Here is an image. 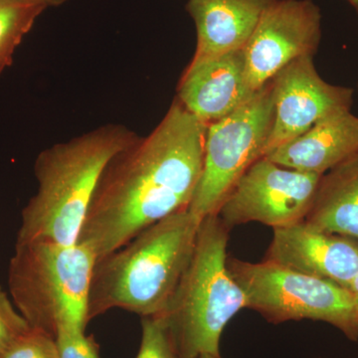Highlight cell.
<instances>
[{
	"label": "cell",
	"instance_id": "cell-1",
	"mask_svg": "<svg viewBox=\"0 0 358 358\" xmlns=\"http://www.w3.org/2000/svg\"><path fill=\"white\" fill-rule=\"evenodd\" d=\"M207 126L174 99L164 119L103 169L77 243L96 259L189 206L201 178Z\"/></svg>",
	"mask_w": 358,
	"mask_h": 358
},
{
	"label": "cell",
	"instance_id": "cell-11",
	"mask_svg": "<svg viewBox=\"0 0 358 358\" xmlns=\"http://www.w3.org/2000/svg\"><path fill=\"white\" fill-rule=\"evenodd\" d=\"M266 261L348 289L358 275V241L303 222L277 228Z\"/></svg>",
	"mask_w": 358,
	"mask_h": 358
},
{
	"label": "cell",
	"instance_id": "cell-5",
	"mask_svg": "<svg viewBox=\"0 0 358 358\" xmlns=\"http://www.w3.org/2000/svg\"><path fill=\"white\" fill-rule=\"evenodd\" d=\"M96 260L95 254L80 243L15 244L8 267L9 293L31 329L54 338L61 327L86 331Z\"/></svg>",
	"mask_w": 358,
	"mask_h": 358
},
{
	"label": "cell",
	"instance_id": "cell-12",
	"mask_svg": "<svg viewBox=\"0 0 358 358\" xmlns=\"http://www.w3.org/2000/svg\"><path fill=\"white\" fill-rule=\"evenodd\" d=\"M179 103L206 126L220 121L255 95L246 75L244 50L192 60L178 86Z\"/></svg>",
	"mask_w": 358,
	"mask_h": 358
},
{
	"label": "cell",
	"instance_id": "cell-4",
	"mask_svg": "<svg viewBox=\"0 0 358 358\" xmlns=\"http://www.w3.org/2000/svg\"><path fill=\"white\" fill-rule=\"evenodd\" d=\"M229 228L218 215L200 223L190 262L162 313L180 358L220 355L221 336L246 296L227 267Z\"/></svg>",
	"mask_w": 358,
	"mask_h": 358
},
{
	"label": "cell",
	"instance_id": "cell-3",
	"mask_svg": "<svg viewBox=\"0 0 358 358\" xmlns=\"http://www.w3.org/2000/svg\"><path fill=\"white\" fill-rule=\"evenodd\" d=\"M138 136L109 124L42 150L34 164L38 187L21 211L16 243L76 244L103 169Z\"/></svg>",
	"mask_w": 358,
	"mask_h": 358
},
{
	"label": "cell",
	"instance_id": "cell-17",
	"mask_svg": "<svg viewBox=\"0 0 358 358\" xmlns=\"http://www.w3.org/2000/svg\"><path fill=\"white\" fill-rule=\"evenodd\" d=\"M136 358H180L162 315L141 317V341Z\"/></svg>",
	"mask_w": 358,
	"mask_h": 358
},
{
	"label": "cell",
	"instance_id": "cell-9",
	"mask_svg": "<svg viewBox=\"0 0 358 358\" xmlns=\"http://www.w3.org/2000/svg\"><path fill=\"white\" fill-rule=\"evenodd\" d=\"M322 39V13L313 0H272L244 47L247 81L253 92L296 59L312 56Z\"/></svg>",
	"mask_w": 358,
	"mask_h": 358
},
{
	"label": "cell",
	"instance_id": "cell-22",
	"mask_svg": "<svg viewBox=\"0 0 358 358\" xmlns=\"http://www.w3.org/2000/svg\"><path fill=\"white\" fill-rule=\"evenodd\" d=\"M40 1L43 2L47 7H57L66 3L68 0H40Z\"/></svg>",
	"mask_w": 358,
	"mask_h": 358
},
{
	"label": "cell",
	"instance_id": "cell-7",
	"mask_svg": "<svg viewBox=\"0 0 358 358\" xmlns=\"http://www.w3.org/2000/svg\"><path fill=\"white\" fill-rule=\"evenodd\" d=\"M274 117L271 81L239 109L207 126L201 178L188 210L217 215L237 181L264 157Z\"/></svg>",
	"mask_w": 358,
	"mask_h": 358
},
{
	"label": "cell",
	"instance_id": "cell-2",
	"mask_svg": "<svg viewBox=\"0 0 358 358\" xmlns=\"http://www.w3.org/2000/svg\"><path fill=\"white\" fill-rule=\"evenodd\" d=\"M201 220L187 208L182 209L96 260L90 288L89 322L114 308L141 317L166 312L192 259Z\"/></svg>",
	"mask_w": 358,
	"mask_h": 358
},
{
	"label": "cell",
	"instance_id": "cell-14",
	"mask_svg": "<svg viewBox=\"0 0 358 358\" xmlns=\"http://www.w3.org/2000/svg\"><path fill=\"white\" fill-rule=\"evenodd\" d=\"M272 0H188L186 10L196 27L192 60L244 49Z\"/></svg>",
	"mask_w": 358,
	"mask_h": 358
},
{
	"label": "cell",
	"instance_id": "cell-21",
	"mask_svg": "<svg viewBox=\"0 0 358 358\" xmlns=\"http://www.w3.org/2000/svg\"><path fill=\"white\" fill-rule=\"evenodd\" d=\"M348 291L352 294L353 301H355V308H357L358 315V275L355 278V280L350 282V286L348 287Z\"/></svg>",
	"mask_w": 358,
	"mask_h": 358
},
{
	"label": "cell",
	"instance_id": "cell-8",
	"mask_svg": "<svg viewBox=\"0 0 358 358\" xmlns=\"http://www.w3.org/2000/svg\"><path fill=\"white\" fill-rule=\"evenodd\" d=\"M322 176L261 157L237 181L217 215L230 230L251 222L273 229L303 222Z\"/></svg>",
	"mask_w": 358,
	"mask_h": 358
},
{
	"label": "cell",
	"instance_id": "cell-23",
	"mask_svg": "<svg viewBox=\"0 0 358 358\" xmlns=\"http://www.w3.org/2000/svg\"><path fill=\"white\" fill-rule=\"evenodd\" d=\"M346 1H348V3L355 9L358 16V0H346Z\"/></svg>",
	"mask_w": 358,
	"mask_h": 358
},
{
	"label": "cell",
	"instance_id": "cell-6",
	"mask_svg": "<svg viewBox=\"0 0 358 358\" xmlns=\"http://www.w3.org/2000/svg\"><path fill=\"white\" fill-rule=\"evenodd\" d=\"M227 267L244 292L247 308L268 322H324L350 341H358L357 310L348 289L266 260L251 263L229 258Z\"/></svg>",
	"mask_w": 358,
	"mask_h": 358
},
{
	"label": "cell",
	"instance_id": "cell-20",
	"mask_svg": "<svg viewBox=\"0 0 358 358\" xmlns=\"http://www.w3.org/2000/svg\"><path fill=\"white\" fill-rule=\"evenodd\" d=\"M30 329L31 327L0 287V355Z\"/></svg>",
	"mask_w": 358,
	"mask_h": 358
},
{
	"label": "cell",
	"instance_id": "cell-19",
	"mask_svg": "<svg viewBox=\"0 0 358 358\" xmlns=\"http://www.w3.org/2000/svg\"><path fill=\"white\" fill-rule=\"evenodd\" d=\"M0 358H59L53 336L30 329L9 346Z\"/></svg>",
	"mask_w": 358,
	"mask_h": 358
},
{
	"label": "cell",
	"instance_id": "cell-10",
	"mask_svg": "<svg viewBox=\"0 0 358 358\" xmlns=\"http://www.w3.org/2000/svg\"><path fill=\"white\" fill-rule=\"evenodd\" d=\"M271 85L274 117L264 157L305 134L327 115L352 109L353 90L324 81L312 56L289 63L271 80Z\"/></svg>",
	"mask_w": 358,
	"mask_h": 358
},
{
	"label": "cell",
	"instance_id": "cell-18",
	"mask_svg": "<svg viewBox=\"0 0 358 358\" xmlns=\"http://www.w3.org/2000/svg\"><path fill=\"white\" fill-rule=\"evenodd\" d=\"M55 341L59 358H101L95 338L79 327H59Z\"/></svg>",
	"mask_w": 358,
	"mask_h": 358
},
{
	"label": "cell",
	"instance_id": "cell-15",
	"mask_svg": "<svg viewBox=\"0 0 358 358\" xmlns=\"http://www.w3.org/2000/svg\"><path fill=\"white\" fill-rule=\"evenodd\" d=\"M305 222L358 241V152L320 176Z\"/></svg>",
	"mask_w": 358,
	"mask_h": 358
},
{
	"label": "cell",
	"instance_id": "cell-16",
	"mask_svg": "<svg viewBox=\"0 0 358 358\" xmlns=\"http://www.w3.org/2000/svg\"><path fill=\"white\" fill-rule=\"evenodd\" d=\"M47 6L40 0H0V75Z\"/></svg>",
	"mask_w": 358,
	"mask_h": 358
},
{
	"label": "cell",
	"instance_id": "cell-13",
	"mask_svg": "<svg viewBox=\"0 0 358 358\" xmlns=\"http://www.w3.org/2000/svg\"><path fill=\"white\" fill-rule=\"evenodd\" d=\"M357 152L358 117L345 110L327 115L265 157L280 166L322 176Z\"/></svg>",
	"mask_w": 358,
	"mask_h": 358
},
{
	"label": "cell",
	"instance_id": "cell-24",
	"mask_svg": "<svg viewBox=\"0 0 358 358\" xmlns=\"http://www.w3.org/2000/svg\"><path fill=\"white\" fill-rule=\"evenodd\" d=\"M199 358H221V357H214V355H202Z\"/></svg>",
	"mask_w": 358,
	"mask_h": 358
}]
</instances>
